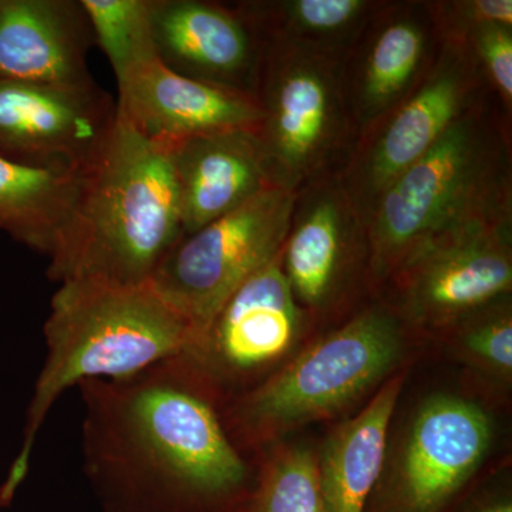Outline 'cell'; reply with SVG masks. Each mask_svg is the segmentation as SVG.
Instances as JSON below:
<instances>
[{"label":"cell","instance_id":"cell-20","mask_svg":"<svg viewBox=\"0 0 512 512\" xmlns=\"http://www.w3.org/2000/svg\"><path fill=\"white\" fill-rule=\"evenodd\" d=\"M261 454L245 512H323L315 450L276 443Z\"/></svg>","mask_w":512,"mask_h":512},{"label":"cell","instance_id":"cell-8","mask_svg":"<svg viewBox=\"0 0 512 512\" xmlns=\"http://www.w3.org/2000/svg\"><path fill=\"white\" fill-rule=\"evenodd\" d=\"M480 160L473 133L454 123L433 147L384 190L373 249L380 274L417 248L468 221L476 200Z\"/></svg>","mask_w":512,"mask_h":512},{"label":"cell","instance_id":"cell-18","mask_svg":"<svg viewBox=\"0 0 512 512\" xmlns=\"http://www.w3.org/2000/svg\"><path fill=\"white\" fill-rule=\"evenodd\" d=\"M461 103V82L453 73L430 80L387 128L372 164V180L386 190L453 126Z\"/></svg>","mask_w":512,"mask_h":512},{"label":"cell","instance_id":"cell-5","mask_svg":"<svg viewBox=\"0 0 512 512\" xmlns=\"http://www.w3.org/2000/svg\"><path fill=\"white\" fill-rule=\"evenodd\" d=\"M494 441L481 404L437 393L419 404L387 447L365 512H451L473 491Z\"/></svg>","mask_w":512,"mask_h":512},{"label":"cell","instance_id":"cell-10","mask_svg":"<svg viewBox=\"0 0 512 512\" xmlns=\"http://www.w3.org/2000/svg\"><path fill=\"white\" fill-rule=\"evenodd\" d=\"M399 271L407 315L434 328L457 325L512 286L507 241L478 218L417 248Z\"/></svg>","mask_w":512,"mask_h":512},{"label":"cell","instance_id":"cell-19","mask_svg":"<svg viewBox=\"0 0 512 512\" xmlns=\"http://www.w3.org/2000/svg\"><path fill=\"white\" fill-rule=\"evenodd\" d=\"M343 264V228L333 202H320L286 239L282 271L299 305L322 308Z\"/></svg>","mask_w":512,"mask_h":512},{"label":"cell","instance_id":"cell-2","mask_svg":"<svg viewBox=\"0 0 512 512\" xmlns=\"http://www.w3.org/2000/svg\"><path fill=\"white\" fill-rule=\"evenodd\" d=\"M183 238L170 147L140 133L117 111L106 146L86 173L69 225L50 256L56 284H150Z\"/></svg>","mask_w":512,"mask_h":512},{"label":"cell","instance_id":"cell-25","mask_svg":"<svg viewBox=\"0 0 512 512\" xmlns=\"http://www.w3.org/2000/svg\"><path fill=\"white\" fill-rule=\"evenodd\" d=\"M362 6L359 0H299L293 5V15L303 28L326 32L345 26Z\"/></svg>","mask_w":512,"mask_h":512},{"label":"cell","instance_id":"cell-16","mask_svg":"<svg viewBox=\"0 0 512 512\" xmlns=\"http://www.w3.org/2000/svg\"><path fill=\"white\" fill-rule=\"evenodd\" d=\"M86 173L0 157V231L50 258L72 220Z\"/></svg>","mask_w":512,"mask_h":512},{"label":"cell","instance_id":"cell-1","mask_svg":"<svg viewBox=\"0 0 512 512\" xmlns=\"http://www.w3.org/2000/svg\"><path fill=\"white\" fill-rule=\"evenodd\" d=\"M83 471L103 512H245L256 480L183 355L80 383Z\"/></svg>","mask_w":512,"mask_h":512},{"label":"cell","instance_id":"cell-21","mask_svg":"<svg viewBox=\"0 0 512 512\" xmlns=\"http://www.w3.org/2000/svg\"><path fill=\"white\" fill-rule=\"evenodd\" d=\"M94 43L113 67L114 76L154 59L153 0H80Z\"/></svg>","mask_w":512,"mask_h":512},{"label":"cell","instance_id":"cell-22","mask_svg":"<svg viewBox=\"0 0 512 512\" xmlns=\"http://www.w3.org/2000/svg\"><path fill=\"white\" fill-rule=\"evenodd\" d=\"M450 350L461 363L487 379L510 384L512 318L510 311L474 315L458 322Z\"/></svg>","mask_w":512,"mask_h":512},{"label":"cell","instance_id":"cell-23","mask_svg":"<svg viewBox=\"0 0 512 512\" xmlns=\"http://www.w3.org/2000/svg\"><path fill=\"white\" fill-rule=\"evenodd\" d=\"M423 35L412 23L387 28L377 40L367 66L365 93L373 106H384L402 92L419 64Z\"/></svg>","mask_w":512,"mask_h":512},{"label":"cell","instance_id":"cell-3","mask_svg":"<svg viewBox=\"0 0 512 512\" xmlns=\"http://www.w3.org/2000/svg\"><path fill=\"white\" fill-rule=\"evenodd\" d=\"M45 340V363L26 412L22 447L0 487V505L12 503L28 476L39 431L67 389L87 380L124 379L183 355L197 330L151 282L73 281L60 284L50 301Z\"/></svg>","mask_w":512,"mask_h":512},{"label":"cell","instance_id":"cell-9","mask_svg":"<svg viewBox=\"0 0 512 512\" xmlns=\"http://www.w3.org/2000/svg\"><path fill=\"white\" fill-rule=\"evenodd\" d=\"M117 120V103L94 82L0 80V157L86 173Z\"/></svg>","mask_w":512,"mask_h":512},{"label":"cell","instance_id":"cell-17","mask_svg":"<svg viewBox=\"0 0 512 512\" xmlns=\"http://www.w3.org/2000/svg\"><path fill=\"white\" fill-rule=\"evenodd\" d=\"M258 134L266 154L286 167H301L323 143L330 119L329 90L320 74L295 69L276 79Z\"/></svg>","mask_w":512,"mask_h":512},{"label":"cell","instance_id":"cell-26","mask_svg":"<svg viewBox=\"0 0 512 512\" xmlns=\"http://www.w3.org/2000/svg\"><path fill=\"white\" fill-rule=\"evenodd\" d=\"M451 512H512L508 490L471 491Z\"/></svg>","mask_w":512,"mask_h":512},{"label":"cell","instance_id":"cell-14","mask_svg":"<svg viewBox=\"0 0 512 512\" xmlns=\"http://www.w3.org/2000/svg\"><path fill=\"white\" fill-rule=\"evenodd\" d=\"M151 26L157 59L165 67L247 93L242 82L254 62V45L237 15L197 0H153Z\"/></svg>","mask_w":512,"mask_h":512},{"label":"cell","instance_id":"cell-13","mask_svg":"<svg viewBox=\"0 0 512 512\" xmlns=\"http://www.w3.org/2000/svg\"><path fill=\"white\" fill-rule=\"evenodd\" d=\"M183 237L241 207L274 181L258 133L232 131L170 147Z\"/></svg>","mask_w":512,"mask_h":512},{"label":"cell","instance_id":"cell-7","mask_svg":"<svg viewBox=\"0 0 512 512\" xmlns=\"http://www.w3.org/2000/svg\"><path fill=\"white\" fill-rule=\"evenodd\" d=\"M303 330L279 256L229 296L183 356L225 404L285 365Z\"/></svg>","mask_w":512,"mask_h":512},{"label":"cell","instance_id":"cell-12","mask_svg":"<svg viewBox=\"0 0 512 512\" xmlns=\"http://www.w3.org/2000/svg\"><path fill=\"white\" fill-rule=\"evenodd\" d=\"M93 43L80 0H0V80L90 82Z\"/></svg>","mask_w":512,"mask_h":512},{"label":"cell","instance_id":"cell-24","mask_svg":"<svg viewBox=\"0 0 512 512\" xmlns=\"http://www.w3.org/2000/svg\"><path fill=\"white\" fill-rule=\"evenodd\" d=\"M478 47L495 83L508 100L512 96V37L510 28L480 25Z\"/></svg>","mask_w":512,"mask_h":512},{"label":"cell","instance_id":"cell-11","mask_svg":"<svg viewBox=\"0 0 512 512\" xmlns=\"http://www.w3.org/2000/svg\"><path fill=\"white\" fill-rule=\"evenodd\" d=\"M117 111L141 136L173 147L190 138L261 131L264 111L252 94L181 76L157 57L117 77Z\"/></svg>","mask_w":512,"mask_h":512},{"label":"cell","instance_id":"cell-15","mask_svg":"<svg viewBox=\"0 0 512 512\" xmlns=\"http://www.w3.org/2000/svg\"><path fill=\"white\" fill-rule=\"evenodd\" d=\"M403 386L402 373L387 379L370 402L330 431L316 450L323 512H365L382 473Z\"/></svg>","mask_w":512,"mask_h":512},{"label":"cell","instance_id":"cell-4","mask_svg":"<svg viewBox=\"0 0 512 512\" xmlns=\"http://www.w3.org/2000/svg\"><path fill=\"white\" fill-rule=\"evenodd\" d=\"M403 355L393 316L377 309L360 313L222 404L225 427L244 453H262L291 431L328 420L379 389Z\"/></svg>","mask_w":512,"mask_h":512},{"label":"cell","instance_id":"cell-6","mask_svg":"<svg viewBox=\"0 0 512 512\" xmlns=\"http://www.w3.org/2000/svg\"><path fill=\"white\" fill-rule=\"evenodd\" d=\"M292 208L291 192L274 183L165 256L151 284L190 319L197 339L249 276L282 255Z\"/></svg>","mask_w":512,"mask_h":512},{"label":"cell","instance_id":"cell-27","mask_svg":"<svg viewBox=\"0 0 512 512\" xmlns=\"http://www.w3.org/2000/svg\"><path fill=\"white\" fill-rule=\"evenodd\" d=\"M470 9L471 16L476 18L480 25H500L511 28V0H478L471 3Z\"/></svg>","mask_w":512,"mask_h":512}]
</instances>
